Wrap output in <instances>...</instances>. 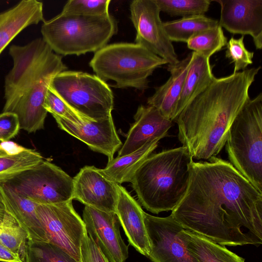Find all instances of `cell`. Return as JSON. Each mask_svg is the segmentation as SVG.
Returning <instances> with one entry per match:
<instances>
[{"label":"cell","mask_w":262,"mask_h":262,"mask_svg":"<svg viewBox=\"0 0 262 262\" xmlns=\"http://www.w3.org/2000/svg\"><path fill=\"white\" fill-rule=\"evenodd\" d=\"M43 107L53 116H57L75 124L90 119L83 117L71 107L50 87L46 94Z\"/></svg>","instance_id":"obj_31"},{"label":"cell","mask_w":262,"mask_h":262,"mask_svg":"<svg viewBox=\"0 0 262 262\" xmlns=\"http://www.w3.org/2000/svg\"><path fill=\"white\" fill-rule=\"evenodd\" d=\"M80 262H110L86 232L81 245Z\"/></svg>","instance_id":"obj_35"},{"label":"cell","mask_w":262,"mask_h":262,"mask_svg":"<svg viewBox=\"0 0 262 262\" xmlns=\"http://www.w3.org/2000/svg\"><path fill=\"white\" fill-rule=\"evenodd\" d=\"M230 163L262 193V94L249 99L230 127Z\"/></svg>","instance_id":"obj_7"},{"label":"cell","mask_w":262,"mask_h":262,"mask_svg":"<svg viewBox=\"0 0 262 262\" xmlns=\"http://www.w3.org/2000/svg\"><path fill=\"white\" fill-rule=\"evenodd\" d=\"M244 36L238 39L231 37L226 44L225 56L234 63L233 73L246 69L248 65L253 63L254 52L248 51L244 42Z\"/></svg>","instance_id":"obj_33"},{"label":"cell","mask_w":262,"mask_h":262,"mask_svg":"<svg viewBox=\"0 0 262 262\" xmlns=\"http://www.w3.org/2000/svg\"><path fill=\"white\" fill-rule=\"evenodd\" d=\"M214 78L209 59L192 52L189 68L178 103L177 116L192 100L209 86Z\"/></svg>","instance_id":"obj_23"},{"label":"cell","mask_w":262,"mask_h":262,"mask_svg":"<svg viewBox=\"0 0 262 262\" xmlns=\"http://www.w3.org/2000/svg\"><path fill=\"white\" fill-rule=\"evenodd\" d=\"M9 54L13 66L5 79L3 112L15 113L20 129L35 133L44 128L48 112L43 103L51 80L67 68L41 38L25 46L13 45Z\"/></svg>","instance_id":"obj_3"},{"label":"cell","mask_w":262,"mask_h":262,"mask_svg":"<svg viewBox=\"0 0 262 262\" xmlns=\"http://www.w3.org/2000/svg\"><path fill=\"white\" fill-rule=\"evenodd\" d=\"M24 262H78L59 247L47 242L28 241Z\"/></svg>","instance_id":"obj_28"},{"label":"cell","mask_w":262,"mask_h":262,"mask_svg":"<svg viewBox=\"0 0 262 262\" xmlns=\"http://www.w3.org/2000/svg\"><path fill=\"white\" fill-rule=\"evenodd\" d=\"M41 154L12 141L0 142V184L34 168L42 161Z\"/></svg>","instance_id":"obj_22"},{"label":"cell","mask_w":262,"mask_h":262,"mask_svg":"<svg viewBox=\"0 0 262 262\" xmlns=\"http://www.w3.org/2000/svg\"><path fill=\"white\" fill-rule=\"evenodd\" d=\"M134 122L118 152L122 157L138 150L147 143L167 136L172 121L165 117L156 107L140 105L134 115Z\"/></svg>","instance_id":"obj_17"},{"label":"cell","mask_w":262,"mask_h":262,"mask_svg":"<svg viewBox=\"0 0 262 262\" xmlns=\"http://www.w3.org/2000/svg\"><path fill=\"white\" fill-rule=\"evenodd\" d=\"M74 110L91 120L112 115L114 95L108 85L96 75L81 71H62L49 86Z\"/></svg>","instance_id":"obj_8"},{"label":"cell","mask_w":262,"mask_h":262,"mask_svg":"<svg viewBox=\"0 0 262 262\" xmlns=\"http://www.w3.org/2000/svg\"><path fill=\"white\" fill-rule=\"evenodd\" d=\"M36 210L48 242L59 247L80 262L81 245L86 229L84 221L73 207L72 201L54 204H36Z\"/></svg>","instance_id":"obj_10"},{"label":"cell","mask_w":262,"mask_h":262,"mask_svg":"<svg viewBox=\"0 0 262 262\" xmlns=\"http://www.w3.org/2000/svg\"><path fill=\"white\" fill-rule=\"evenodd\" d=\"M5 213L6 212L5 210L4 205L0 199V222L3 220L5 216Z\"/></svg>","instance_id":"obj_37"},{"label":"cell","mask_w":262,"mask_h":262,"mask_svg":"<svg viewBox=\"0 0 262 262\" xmlns=\"http://www.w3.org/2000/svg\"><path fill=\"white\" fill-rule=\"evenodd\" d=\"M18 116L14 113L3 112L0 114V141H10L20 129Z\"/></svg>","instance_id":"obj_34"},{"label":"cell","mask_w":262,"mask_h":262,"mask_svg":"<svg viewBox=\"0 0 262 262\" xmlns=\"http://www.w3.org/2000/svg\"><path fill=\"white\" fill-rule=\"evenodd\" d=\"M167 62L144 47L133 43L108 45L95 54L89 65L104 82L113 80L114 86L134 88L144 91L148 88V77Z\"/></svg>","instance_id":"obj_6"},{"label":"cell","mask_w":262,"mask_h":262,"mask_svg":"<svg viewBox=\"0 0 262 262\" xmlns=\"http://www.w3.org/2000/svg\"><path fill=\"white\" fill-rule=\"evenodd\" d=\"M0 262H24L21 257L0 243Z\"/></svg>","instance_id":"obj_36"},{"label":"cell","mask_w":262,"mask_h":262,"mask_svg":"<svg viewBox=\"0 0 262 262\" xmlns=\"http://www.w3.org/2000/svg\"><path fill=\"white\" fill-rule=\"evenodd\" d=\"M151 262H199L187 247L182 226L170 215L158 217L144 212Z\"/></svg>","instance_id":"obj_12"},{"label":"cell","mask_w":262,"mask_h":262,"mask_svg":"<svg viewBox=\"0 0 262 262\" xmlns=\"http://www.w3.org/2000/svg\"><path fill=\"white\" fill-rule=\"evenodd\" d=\"M28 241L26 232L15 219L5 213L0 222V243L24 260Z\"/></svg>","instance_id":"obj_29"},{"label":"cell","mask_w":262,"mask_h":262,"mask_svg":"<svg viewBox=\"0 0 262 262\" xmlns=\"http://www.w3.org/2000/svg\"><path fill=\"white\" fill-rule=\"evenodd\" d=\"M44 21L43 4L37 0H23L0 13V55L26 28Z\"/></svg>","instance_id":"obj_20"},{"label":"cell","mask_w":262,"mask_h":262,"mask_svg":"<svg viewBox=\"0 0 262 262\" xmlns=\"http://www.w3.org/2000/svg\"><path fill=\"white\" fill-rule=\"evenodd\" d=\"M221 6L219 25L233 34L250 35L262 48V0H214Z\"/></svg>","instance_id":"obj_14"},{"label":"cell","mask_w":262,"mask_h":262,"mask_svg":"<svg viewBox=\"0 0 262 262\" xmlns=\"http://www.w3.org/2000/svg\"><path fill=\"white\" fill-rule=\"evenodd\" d=\"M118 198L116 208L120 225L130 245L148 257L149 243L144 223V211L126 189L117 184Z\"/></svg>","instance_id":"obj_18"},{"label":"cell","mask_w":262,"mask_h":262,"mask_svg":"<svg viewBox=\"0 0 262 262\" xmlns=\"http://www.w3.org/2000/svg\"><path fill=\"white\" fill-rule=\"evenodd\" d=\"M193 161L183 146L149 155L130 181L142 206L155 214L172 211L186 192Z\"/></svg>","instance_id":"obj_4"},{"label":"cell","mask_w":262,"mask_h":262,"mask_svg":"<svg viewBox=\"0 0 262 262\" xmlns=\"http://www.w3.org/2000/svg\"><path fill=\"white\" fill-rule=\"evenodd\" d=\"M192 52L174 64H168L170 76L147 101V105L156 107L166 118L174 121L177 118V108L184 81L189 68Z\"/></svg>","instance_id":"obj_21"},{"label":"cell","mask_w":262,"mask_h":262,"mask_svg":"<svg viewBox=\"0 0 262 262\" xmlns=\"http://www.w3.org/2000/svg\"><path fill=\"white\" fill-rule=\"evenodd\" d=\"M53 117L61 129L86 144L91 150L107 156L108 161L114 158L115 153L122 145L112 115L101 120H89L79 124Z\"/></svg>","instance_id":"obj_16"},{"label":"cell","mask_w":262,"mask_h":262,"mask_svg":"<svg viewBox=\"0 0 262 262\" xmlns=\"http://www.w3.org/2000/svg\"><path fill=\"white\" fill-rule=\"evenodd\" d=\"M160 140L155 139L132 153L113 158L108 161L104 168H98L99 171L113 183L121 185L124 182H130L136 170L158 147Z\"/></svg>","instance_id":"obj_24"},{"label":"cell","mask_w":262,"mask_h":262,"mask_svg":"<svg viewBox=\"0 0 262 262\" xmlns=\"http://www.w3.org/2000/svg\"><path fill=\"white\" fill-rule=\"evenodd\" d=\"M260 68L215 77L175 119L179 140L192 158L209 160L222 150L230 127L250 99V88Z\"/></svg>","instance_id":"obj_2"},{"label":"cell","mask_w":262,"mask_h":262,"mask_svg":"<svg viewBox=\"0 0 262 262\" xmlns=\"http://www.w3.org/2000/svg\"><path fill=\"white\" fill-rule=\"evenodd\" d=\"M170 215L223 246L262 243V193L229 161H193L186 192Z\"/></svg>","instance_id":"obj_1"},{"label":"cell","mask_w":262,"mask_h":262,"mask_svg":"<svg viewBox=\"0 0 262 262\" xmlns=\"http://www.w3.org/2000/svg\"><path fill=\"white\" fill-rule=\"evenodd\" d=\"M227 38L222 28L217 26L201 32L187 42V47L207 58L226 46Z\"/></svg>","instance_id":"obj_27"},{"label":"cell","mask_w":262,"mask_h":262,"mask_svg":"<svg viewBox=\"0 0 262 262\" xmlns=\"http://www.w3.org/2000/svg\"><path fill=\"white\" fill-rule=\"evenodd\" d=\"M115 19L103 16L69 15L60 13L44 21L42 40L58 55L77 56L96 52L107 45L117 33Z\"/></svg>","instance_id":"obj_5"},{"label":"cell","mask_w":262,"mask_h":262,"mask_svg":"<svg viewBox=\"0 0 262 262\" xmlns=\"http://www.w3.org/2000/svg\"><path fill=\"white\" fill-rule=\"evenodd\" d=\"M0 199L5 212L27 233L28 241L48 242L46 231L36 212V203L5 183L0 184Z\"/></svg>","instance_id":"obj_19"},{"label":"cell","mask_w":262,"mask_h":262,"mask_svg":"<svg viewBox=\"0 0 262 262\" xmlns=\"http://www.w3.org/2000/svg\"><path fill=\"white\" fill-rule=\"evenodd\" d=\"M218 25L217 20L205 15L187 16L163 22L164 28L171 41L186 43L198 33Z\"/></svg>","instance_id":"obj_26"},{"label":"cell","mask_w":262,"mask_h":262,"mask_svg":"<svg viewBox=\"0 0 262 262\" xmlns=\"http://www.w3.org/2000/svg\"><path fill=\"white\" fill-rule=\"evenodd\" d=\"M129 10L130 18L136 31L135 43L162 58L168 64L177 63L179 60L154 0H134Z\"/></svg>","instance_id":"obj_11"},{"label":"cell","mask_w":262,"mask_h":262,"mask_svg":"<svg viewBox=\"0 0 262 262\" xmlns=\"http://www.w3.org/2000/svg\"><path fill=\"white\" fill-rule=\"evenodd\" d=\"M160 11L173 17L204 15L211 0H154Z\"/></svg>","instance_id":"obj_30"},{"label":"cell","mask_w":262,"mask_h":262,"mask_svg":"<svg viewBox=\"0 0 262 262\" xmlns=\"http://www.w3.org/2000/svg\"><path fill=\"white\" fill-rule=\"evenodd\" d=\"M4 183L36 204H54L73 201V178L48 161L43 160Z\"/></svg>","instance_id":"obj_9"},{"label":"cell","mask_w":262,"mask_h":262,"mask_svg":"<svg viewBox=\"0 0 262 262\" xmlns=\"http://www.w3.org/2000/svg\"><path fill=\"white\" fill-rule=\"evenodd\" d=\"M73 179V200L101 211L116 212L117 184L106 179L98 168L85 166Z\"/></svg>","instance_id":"obj_15"},{"label":"cell","mask_w":262,"mask_h":262,"mask_svg":"<svg viewBox=\"0 0 262 262\" xmlns=\"http://www.w3.org/2000/svg\"><path fill=\"white\" fill-rule=\"evenodd\" d=\"M187 247L199 262H245V259L209 238L184 229Z\"/></svg>","instance_id":"obj_25"},{"label":"cell","mask_w":262,"mask_h":262,"mask_svg":"<svg viewBox=\"0 0 262 262\" xmlns=\"http://www.w3.org/2000/svg\"><path fill=\"white\" fill-rule=\"evenodd\" d=\"M82 215L87 234L110 262H125L128 257V246L121 237L116 213L85 206Z\"/></svg>","instance_id":"obj_13"},{"label":"cell","mask_w":262,"mask_h":262,"mask_svg":"<svg viewBox=\"0 0 262 262\" xmlns=\"http://www.w3.org/2000/svg\"><path fill=\"white\" fill-rule=\"evenodd\" d=\"M110 0H70L61 13L69 15L103 16L109 14Z\"/></svg>","instance_id":"obj_32"}]
</instances>
